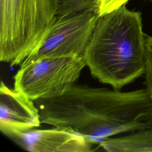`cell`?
Masks as SVG:
<instances>
[{"label": "cell", "instance_id": "obj_3", "mask_svg": "<svg viewBox=\"0 0 152 152\" xmlns=\"http://www.w3.org/2000/svg\"><path fill=\"white\" fill-rule=\"evenodd\" d=\"M58 0H0V58L20 64L56 15Z\"/></svg>", "mask_w": 152, "mask_h": 152}, {"label": "cell", "instance_id": "obj_2", "mask_svg": "<svg viewBox=\"0 0 152 152\" xmlns=\"http://www.w3.org/2000/svg\"><path fill=\"white\" fill-rule=\"evenodd\" d=\"M146 34L141 13L126 5L100 16L83 55L91 75L118 90L144 75Z\"/></svg>", "mask_w": 152, "mask_h": 152}, {"label": "cell", "instance_id": "obj_1", "mask_svg": "<svg viewBox=\"0 0 152 152\" xmlns=\"http://www.w3.org/2000/svg\"><path fill=\"white\" fill-rule=\"evenodd\" d=\"M34 102L42 124L74 131L92 144L152 128V97L146 88L121 91L75 83L61 96Z\"/></svg>", "mask_w": 152, "mask_h": 152}, {"label": "cell", "instance_id": "obj_12", "mask_svg": "<svg viewBox=\"0 0 152 152\" xmlns=\"http://www.w3.org/2000/svg\"><path fill=\"white\" fill-rule=\"evenodd\" d=\"M150 1H152V0H150Z\"/></svg>", "mask_w": 152, "mask_h": 152}, {"label": "cell", "instance_id": "obj_10", "mask_svg": "<svg viewBox=\"0 0 152 152\" xmlns=\"http://www.w3.org/2000/svg\"><path fill=\"white\" fill-rule=\"evenodd\" d=\"M146 52L147 65L144 75V84L152 97V36L147 34H146Z\"/></svg>", "mask_w": 152, "mask_h": 152}, {"label": "cell", "instance_id": "obj_9", "mask_svg": "<svg viewBox=\"0 0 152 152\" xmlns=\"http://www.w3.org/2000/svg\"><path fill=\"white\" fill-rule=\"evenodd\" d=\"M98 0H58L56 16L77 14L89 10H97Z\"/></svg>", "mask_w": 152, "mask_h": 152}, {"label": "cell", "instance_id": "obj_8", "mask_svg": "<svg viewBox=\"0 0 152 152\" xmlns=\"http://www.w3.org/2000/svg\"><path fill=\"white\" fill-rule=\"evenodd\" d=\"M99 146L108 152H152V128L106 138Z\"/></svg>", "mask_w": 152, "mask_h": 152}, {"label": "cell", "instance_id": "obj_6", "mask_svg": "<svg viewBox=\"0 0 152 152\" xmlns=\"http://www.w3.org/2000/svg\"><path fill=\"white\" fill-rule=\"evenodd\" d=\"M22 148L31 152H90L92 144L83 136L65 128L33 129L7 135Z\"/></svg>", "mask_w": 152, "mask_h": 152}, {"label": "cell", "instance_id": "obj_5", "mask_svg": "<svg viewBox=\"0 0 152 152\" xmlns=\"http://www.w3.org/2000/svg\"><path fill=\"white\" fill-rule=\"evenodd\" d=\"M99 17L97 10L68 16L56 15L21 66L46 57L69 55L83 57Z\"/></svg>", "mask_w": 152, "mask_h": 152}, {"label": "cell", "instance_id": "obj_4", "mask_svg": "<svg viewBox=\"0 0 152 152\" xmlns=\"http://www.w3.org/2000/svg\"><path fill=\"white\" fill-rule=\"evenodd\" d=\"M86 66L83 57L75 55L39 59L20 66L14 89L33 101L59 96L76 83Z\"/></svg>", "mask_w": 152, "mask_h": 152}, {"label": "cell", "instance_id": "obj_7", "mask_svg": "<svg viewBox=\"0 0 152 152\" xmlns=\"http://www.w3.org/2000/svg\"><path fill=\"white\" fill-rule=\"evenodd\" d=\"M39 110L34 102L0 84V130L6 136L14 132H24L40 126Z\"/></svg>", "mask_w": 152, "mask_h": 152}, {"label": "cell", "instance_id": "obj_11", "mask_svg": "<svg viewBox=\"0 0 152 152\" xmlns=\"http://www.w3.org/2000/svg\"><path fill=\"white\" fill-rule=\"evenodd\" d=\"M129 0H98V14L99 17L113 11L124 5Z\"/></svg>", "mask_w": 152, "mask_h": 152}]
</instances>
